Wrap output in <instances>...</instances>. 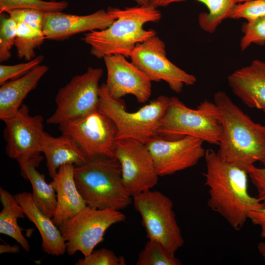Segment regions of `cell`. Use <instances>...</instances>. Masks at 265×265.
<instances>
[{"instance_id":"1","label":"cell","mask_w":265,"mask_h":265,"mask_svg":"<svg viewBox=\"0 0 265 265\" xmlns=\"http://www.w3.org/2000/svg\"><path fill=\"white\" fill-rule=\"evenodd\" d=\"M204 158L208 206L234 230H240L248 219L249 213L265 205L249 194L247 172L222 160L212 149L206 150Z\"/></svg>"},{"instance_id":"2","label":"cell","mask_w":265,"mask_h":265,"mask_svg":"<svg viewBox=\"0 0 265 265\" xmlns=\"http://www.w3.org/2000/svg\"><path fill=\"white\" fill-rule=\"evenodd\" d=\"M222 128L217 154L248 172L255 163L265 166V126L255 122L224 92L214 93Z\"/></svg>"},{"instance_id":"3","label":"cell","mask_w":265,"mask_h":265,"mask_svg":"<svg viewBox=\"0 0 265 265\" xmlns=\"http://www.w3.org/2000/svg\"><path fill=\"white\" fill-rule=\"evenodd\" d=\"M107 11L115 21L107 28L84 34L82 40L90 46V53L98 58L121 54L130 57L139 43L156 35L153 29L146 30L144 25L157 22L160 12L150 5H138L124 9L109 7Z\"/></svg>"},{"instance_id":"4","label":"cell","mask_w":265,"mask_h":265,"mask_svg":"<svg viewBox=\"0 0 265 265\" xmlns=\"http://www.w3.org/2000/svg\"><path fill=\"white\" fill-rule=\"evenodd\" d=\"M77 187L87 206L120 211L132 202L115 158L98 156L74 168Z\"/></svg>"},{"instance_id":"5","label":"cell","mask_w":265,"mask_h":265,"mask_svg":"<svg viewBox=\"0 0 265 265\" xmlns=\"http://www.w3.org/2000/svg\"><path fill=\"white\" fill-rule=\"evenodd\" d=\"M170 101L171 97L161 95L137 111L130 112L121 99L108 94L104 83L100 86L98 109L114 122L117 140L133 139L146 144L159 136L161 122Z\"/></svg>"},{"instance_id":"6","label":"cell","mask_w":265,"mask_h":265,"mask_svg":"<svg viewBox=\"0 0 265 265\" xmlns=\"http://www.w3.org/2000/svg\"><path fill=\"white\" fill-rule=\"evenodd\" d=\"M222 131L220 112L214 102L204 101L193 109L172 97L161 122L159 135L168 139L189 136L218 145Z\"/></svg>"},{"instance_id":"7","label":"cell","mask_w":265,"mask_h":265,"mask_svg":"<svg viewBox=\"0 0 265 265\" xmlns=\"http://www.w3.org/2000/svg\"><path fill=\"white\" fill-rule=\"evenodd\" d=\"M132 203L141 216L148 239L159 242L175 254L184 239L172 201L160 191L150 190L133 196Z\"/></svg>"},{"instance_id":"8","label":"cell","mask_w":265,"mask_h":265,"mask_svg":"<svg viewBox=\"0 0 265 265\" xmlns=\"http://www.w3.org/2000/svg\"><path fill=\"white\" fill-rule=\"evenodd\" d=\"M125 219V215L119 210L87 205L58 227L65 241L67 254L72 256L80 251L86 256L104 240L107 229Z\"/></svg>"},{"instance_id":"9","label":"cell","mask_w":265,"mask_h":265,"mask_svg":"<svg viewBox=\"0 0 265 265\" xmlns=\"http://www.w3.org/2000/svg\"><path fill=\"white\" fill-rule=\"evenodd\" d=\"M103 73L102 68L89 67L83 74L73 77L58 91L55 110L47 123L59 125L78 120L98 109Z\"/></svg>"},{"instance_id":"10","label":"cell","mask_w":265,"mask_h":265,"mask_svg":"<svg viewBox=\"0 0 265 265\" xmlns=\"http://www.w3.org/2000/svg\"><path fill=\"white\" fill-rule=\"evenodd\" d=\"M114 154L121 166L123 184L132 197L158 184L159 176L146 144L133 139H117Z\"/></svg>"},{"instance_id":"11","label":"cell","mask_w":265,"mask_h":265,"mask_svg":"<svg viewBox=\"0 0 265 265\" xmlns=\"http://www.w3.org/2000/svg\"><path fill=\"white\" fill-rule=\"evenodd\" d=\"M58 125L61 132L72 137L89 158H115L116 127L98 109L82 118Z\"/></svg>"},{"instance_id":"12","label":"cell","mask_w":265,"mask_h":265,"mask_svg":"<svg viewBox=\"0 0 265 265\" xmlns=\"http://www.w3.org/2000/svg\"><path fill=\"white\" fill-rule=\"evenodd\" d=\"M130 58L152 81L163 80L176 93H180L185 84L191 85L196 81L194 76L179 68L167 58L165 44L156 35L137 44Z\"/></svg>"},{"instance_id":"13","label":"cell","mask_w":265,"mask_h":265,"mask_svg":"<svg viewBox=\"0 0 265 265\" xmlns=\"http://www.w3.org/2000/svg\"><path fill=\"white\" fill-rule=\"evenodd\" d=\"M3 122L6 153L10 158L18 161L40 156L46 132L42 116L30 115L28 106L23 104L15 115Z\"/></svg>"},{"instance_id":"14","label":"cell","mask_w":265,"mask_h":265,"mask_svg":"<svg viewBox=\"0 0 265 265\" xmlns=\"http://www.w3.org/2000/svg\"><path fill=\"white\" fill-rule=\"evenodd\" d=\"M204 141L196 137L185 136L168 139L158 136L146 145L153 158L159 176L173 174L195 165L204 158Z\"/></svg>"},{"instance_id":"15","label":"cell","mask_w":265,"mask_h":265,"mask_svg":"<svg viewBox=\"0 0 265 265\" xmlns=\"http://www.w3.org/2000/svg\"><path fill=\"white\" fill-rule=\"evenodd\" d=\"M103 59L107 71L105 85L112 97L120 100L131 94L140 103L149 99L152 81L143 71L121 54L106 55Z\"/></svg>"},{"instance_id":"16","label":"cell","mask_w":265,"mask_h":265,"mask_svg":"<svg viewBox=\"0 0 265 265\" xmlns=\"http://www.w3.org/2000/svg\"><path fill=\"white\" fill-rule=\"evenodd\" d=\"M115 20L104 9L85 15L62 12H45L42 29L46 39L63 40L81 32L104 29Z\"/></svg>"},{"instance_id":"17","label":"cell","mask_w":265,"mask_h":265,"mask_svg":"<svg viewBox=\"0 0 265 265\" xmlns=\"http://www.w3.org/2000/svg\"><path fill=\"white\" fill-rule=\"evenodd\" d=\"M231 89L249 107L265 113V62L254 60L227 78Z\"/></svg>"},{"instance_id":"18","label":"cell","mask_w":265,"mask_h":265,"mask_svg":"<svg viewBox=\"0 0 265 265\" xmlns=\"http://www.w3.org/2000/svg\"><path fill=\"white\" fill-rule=\"evenodd\" d=\"M75 167L71 164L61 166L50 183L56 192L57 204L53 221L57 227L87 206L76 186Z\"/></svg>"},{"instance_id":"19","label":"cell","mask_w":265,"mask_h":265,"mask_svg":"<svg viewBox=\"0 0 265 265\" xmlns=\"http://www.w3.org/2000/svg\"><path fill=\"white\" fill-rule=\"evenodd\" d=\"M29 221L36 227L42 238L44 252L52 256H60L66 252V245L58 227L53 219L44 214L37 207L31 193L27 192L15 195Z\"/></svg>"},{"instance_id":"20","label":"cell","mask_w":265,"mask_h":265,"mask_svg":"<svg viewBox=\"0 0 265 265\" xmlns=\"http://www.w3.org/2000/svg\"><path fill=\"white\" fill-rule=\"evenodd\" d=\"M41 153L46 157L49 174L52 179L61 166L66 164H73L75 166L80 165L89 159L72 137L63 133L59 136L53 137L46 132Z\"/></svg>"},{"instance_id":"21","label":"cell","mask_w":265,"mask_h":265,"mask_svg":"<svg viewBox=\"0 0 265 265\" xmlns=\"http://www.w3.org/2000/svg\"><path fill=\"white\" fill-rule=\"evenodd\" d=\"M49 67L39 65L23 76L8 81L0 87V119L3 121L15 115L24 99L37 85Z\"/></svg>"},{"instance_id":"22","label":"cell","mask_w":265,"mask_h":265,"mask_svg":"<svg viewBox=\"0 0 265 265\" xmlns=\"http://www.w3.org/2000/svg\"><path fill=\"white\" fill-rule=\"evenodd\" d=\"M42 159L39 156L17 162L22 176L31 183V194L36 205L44 214L53 218L57 204L56 192L51 184L46 182L44 175L36 169Z\"/></svg>"},{"instance_id":"23","label":"cell","mask_w":265,"mask_h":265,"mask_svg":"<svg viewBox=\"0 0 265 265\" xmlns=\"http://www.w3.org/2000/svg\"><path fill=\"white\" fill-rule=\"evenodd\" d=\"M0 201L2 209L0 212V233L10 237L19 243L26 251H30V245L22 233L18 223L19 218L26 216L23 209L15 196L0 188Z\"/></svg>"},{"instance_id":"24","label":"cell","mask_w":265,"mask_h":265,"mask_svg":"<svg viewBox=\"0 0 265 265\" xmlns=\"http://www.w3.org/2000/svg\"><path fill=\"white\" fill-rule=\"evenodd\" d=\"M204 4L208 12L199 14L200 28L209 33L214 32L223 20L229 18L231 10L236 4L235 0H196Z\"/></svg>"},{"instance_id":"25","label":"cell","mask_w":265,"mask_h":265,"mask_svg":"<svg viewBox=\"0 0 265 265\" xmlns=\"http://www.w3.org/2000/svg\"><path fill=\"white\" fill-rule=\"evenodd\" d=\"M46 39L43 31L18 23L14 46L19 58L29 61L35 57V50Z\"/></svg>"},{"instance_id":"26","label":"cell","mask_w":265,"mask_h":265,"mask_svg":"<svg viewBox=\"0 0 265 265\" xmlns=\"http://www.w3.org/2000/svg\"><path fill=\"white\" fill-rule=\"evenodd\" d=\"M136 265H181L175 254L169 252L159 242L149 239L140 252Z\"/></svg>"},{"instance_id":"27","label":"cell","mask_w":265,"mask_h":265,"mask_svg":"<svg viewBox=\"0 0 265 265\" xmlns=\"http://www.w3.org/2000/svg\"><path fill=\"white\" fill-rule=\"evenodd\" d=\"M68 6L66 0H0V14L20 8L35 9L44 12H62Z\"/></svg>"},{"instance_id":"28","label":"cell","mask_w":265,"mask_h":265,"mask_svg":"<svg viewBox=\"0 0 265 265\" xmlns=\"http://www.w3.org/2000/svg\"><path fill=\"white\" fill-rule=\"evenodd\" d=\"M0 61L4 62L11 56V50L15 44L17 23L9 16L0 14Z\"/></svg>"},{"instance_id":"29","label":"cell","mask_w":265,"mask_h":265,"mask_svg":"<svg viewBox=\"0 0 265 265\" xmlns=\"http://www.w3.org/2000/svg\"><path fill=\"white\" fill-rule=\"evenodd\" d=\"M265 17V0H251L236 4L229 18L234 19L243 18L247 22Z\"/></svg>"},{"instance_id":"30","label":"cell","mask_w":265,"mask_h":265,"mask_svg":"<svg viewBox=\"0 0 265 265\" xmlns=\"http://www.w3.org/2000/svg\"><path fill=\"white\" fill-rule=\"evenodd\" d=\"M243 35L240 42L242 51L251 44L265 42V17L244 23L242 26Z\"/></svg>"},{"instance_id":"31","label":"cell","mask_w":265,"mask_h":265,"mask_svg":"<svg viewBox=\"0 0 265 265\" xmlns=\"http://www.w3.org/2000/svg\"><path fill=\"white\" fill-rule=\"evenodd\" d=\"M123 256H117L112 250L101 248L79 259L76 265H125Z\"/></svg>"},{"instance_id":"32","label":"cell","mask_w":265,"mask_h":265,"mask_svg":"<svg viewBox=\"0 0 265 265\" xmlns=\"http://www.w3.org/2000/svg\"><path fill=\"white\" fill-rule=\"evenodd\" d=\"M44 59L42 55L37 56L26 62L12 65H0V85L6 82L18 78L34 67L41 64Z\"/></svg>"},{"instance_id":"33","label":"cell","mask_w":265,"mask_h":265,"mask_svg":"<svg viewBox=\"0 0 265 265\" xmlns=\"http://www.w3.org/2000/svg\"><path fill=\"white\" fill-rule=\"evenodd\" d=\"M45 12L30 8L15 9L8 11L9 17L17 23H23L43 31V21Z\"/></svg>"},{"instance_id":"34","label":"cell","mask_w":265,"mask_h":265,"mask_svg":"<svg viewBox=\"0 0 265 265\" xmlns=\"http://www.w3.org/2000/svg\"><path fill=\"white\" fill-rule=\"evenodd\" d=\"M249 178L257 192V198L265 205V167L252 166L248 171Z\"/></svg>"},{"instance_id":"35","label":"cell","mask_w":265,"mask_h":265,"mask_svg":"<svg viewBox=\"0 0 265 265\" xmlns=\"http://www.w3.org/2000/svg\"><path fill=\"white\" fill-rule=\"evenodd\" d=\"M248 219L252 223L260 227V236L265 238V207L255 211L251 212L248 215Z\"/></svg>"},{"instance_id":"36","label":"cell","mask_w":265,"mask_h":265,"mask_svg":"<svg viewBox=\"0 0 265 265\" xmlns=\"http://www.w3.org/2000/svg\"><path fill=\"white\" fill-rule=\"evenodd\" d=\"M186 0H148V3L149 5L151 6L158 8L159 7L168 6L171 3L184 2Z\"/></svg>"},{"instance_id":"37","label":"cell","mask_w":265,"mask_h":265,"mask_svg":"<svg viewBox=\"0 0 265 265\" xmlns=\"http://www.w3.org/2000/svg\"><path fill=\"white\" fill-rule=\"evenodd\" d=\"M20 251V248L18 246L14 245L13 246L8 244H0V253H15Z\"/></svg>"},{"instance_id":"38","label":"cell","mask_w":265,"mask_h":265,"mask_svg":"<svg viewBox=\"0 0 265 265\" xmlns=\"http://www.w3.org/2000/svg\"><path fill=\"white\" fill-rule=\"evenodd\" d=\"M257 248L259 253L262 256L265 264V241H262L258 243Z\"/></svg>"},{"instance_id":"39","label":"cell","mask_w":265,"mask_h":265,"mask_svg":"<svg viewBox=\"0 0 265 265\" xmlns=\"http://www.w3.org/2000/svg\"><path fill=\"white\" fill-rule=\"evenodd\" d=\"M135 1L138 5H149L148 0H133Z\"/></svg>"},{"instance_id":"40","label":"cell","mask_w":265,"mask_h":265,"mask_svg":"<svg viewBox=\"0 0 265 265\" xmlns=\"http://www.w3.org/2000/svg\"><path fill=\"white\" fill-rule=\"evenodd\" d=\"M235 0V2H236V4H237V3L243 2H244V1L251 0Z\"/></svg>"}]
</instances>
